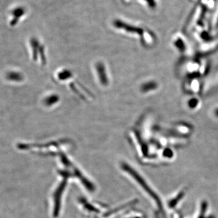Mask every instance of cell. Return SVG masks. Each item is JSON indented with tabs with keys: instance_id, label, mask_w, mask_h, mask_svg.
Wrapping results in <instances>:
<instances>
[{
	"instance_id": "cell-1",
	"label": "cell",
	"mask_w": 218,
	"mask_h": 218,
	"mask_svg": "<svg viewBox=\"0 0 218 218\" xmlns=\"http://www.w3.org/2000/svg\"><path fill=\"white\" fill-rule=\"evenodd\" d=\"M146 1H147L148 4H149V6L153 7H155V4H156V3H155V1L154 0H146Z\"/></svg>"
}]
</instances>
